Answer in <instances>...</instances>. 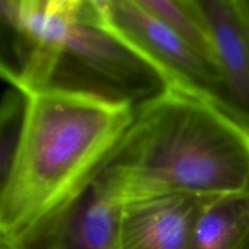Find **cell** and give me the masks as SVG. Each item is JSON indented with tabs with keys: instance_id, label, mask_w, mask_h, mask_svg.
I'll return each instance as SVG.
<instances>
[{
	"instance_id": "7a4b0ae2",
	"label": "cell",
	"mask_w": 249,
	"mask_h": 249,
	"mask_svg": "<svg viewBox=\"0 0 249 249\" xmlns=\"http://www.w3.org/2000/svg\"><path fill=\"white\" fill-rule=\"evenodd\" d=\"M21 129L1 169L0 236L14 241L82 189L134 118L135 107L70 90L24 94Z\"/></svg>"
},
{
	"instance_id": "ba28073f",
	"label": "cell",
	"mask_w": 249,
	"mask_h": 249,
	"mask_svg": "<svg viewBox=\"0 0 249 249\" xmlns=\"http://www.w3.org/2000/svg\"><path fill=\"white\" fill-rule=\"evenodd\" d=\"M194 249H249V187L206 198L192 236Z\"/></svg>"
},
{
	"instance_id": "9c48e42d",
	"label": "cell",
	"mask_w": 249,
	"mask_h": 249,
	"mask_svg": "<svg viewBox=\"0 0 249 249\" xmlns=\"http://www.w3.org/2000/svg\"><path fill=\"white\" fill-rule=\"evenodd\" d=\"M135 1L151 14L156 15L170 24L173 28L177 29L199 53H202L216 67L211 43L201 22L182 0H135Z\"/></svg>"
},
{
	"instance_id": "8fae6325",
	"label": "cell",
	"mask_w": 249,
	"mask_h": 249,
	"mask_svg": "<svg viewBox=\"0 0 249 249\" xmlns=\"http://www.w3.org/2000/svg\"><path fill=\"white\" fill-rule=\"evenodd\" d=\"M0 246H1V248H0V249H14V248H12V246L10 245V243H7L6 241L1 240V243H0Z\"/></svg>"
},
{
	"instance_id": "5b68a950",
	"label": "cell",
	"mask_w": 249,
	"mask_h": 249,
	"mask_svg": "<svg viewBox=\"0 0 249 249\" xmlns=\"http://www.w3.org/2000/svg\"><path fill=\"white\" fill-rule=\"evenodd\" d=\"M121 208L92 177L53 213L6 242L15 249H118Z\"/></svg>"
},
{
	"instance_id": "6da1fadb",
	"label": "cell",
	"mask_w": 249,
	"mask_h": 249,
	"mask_svg": "<svg viewBox=\"0 0 249 249\" xmlns=\"http://www.w3.org/2000/svg\"><path fill=\"white\" fill-rule=\"evenodd\" d=\"M94 179L121 207L249 187V131L211 100L172 87L143 102Z\"/></svg>"
},
{
	"instance_id": "3957f363",
	"label": "cell",
	"mask_w": 249,
	"mask_h": 249,
	"mask_svg": "<svg viewBox=\"0 0 249 249\" xmlns=\"http://www.w3.org/2000/svg\"><path fill=\"white\" fill-rule=\"evenodd\" d=\"M28 91L53 88L138 107L173 87L135 48L96 22L77 17L57 48L36 58L23 77Z\"/></svg>"
},
{
	"instance_id": "4fadbf2b",
	"label": "cell",
	"mask_w": 249,
	"mask_h": 249,
	"mask_svg": "<svg viewBox=\"0 0 249 249\" xmlns=\"http://www.w3.org/2000/svg\"><path fill=\"white\" fill-rule=\"evenodd\" d=\"M12 248H14V247H12ZM14 249H15V248H14Z\"/></svg>"
},
{
	"instance_id": "7c38bea8",
	"label": "cell",
	"mask_w": 249,
	"mask_h": 249,
	"mask_svg": "<svg viewBox=\"0 0 249 249\" xmlns=\"http://www.w3.org/2000/svg\"><path fill=\"white\" fill-rule=\"evenodd\" d=\"M243 2H245V4H246V6H247L248 12H249V0H243Z\"/></svg>"
},
{
	"instance_id": "30bf717a",
	"label": "cell",
	"mask_w": 249,
	"mask_h": 249,
	"mask_svg": "<svg viewBox=\"0 0 249 249\" xmlns=\"http://www.w3.org/2000/svg\"><path fill=\"white\" fill-rule=\"evenodd\" d=\"M2 6L16 12H44L78 17L85 6L84 0H1Z\"/></svg>"
},
{
	"instance_id": "8992f818",
	"label": "cell",
	"mask_w": 249,
	"mask_h": 249,
	"mask_svg": "<svg viewBox=\"0 0 249 249\" xmlns=\"http://www.w3.org/2000/svg\"><path fill=\"white\" fill-rule=\"evenodd\" d=\"M213 50L223 84V109L249 131V12L243 0H182Z\"/></svg>"
},
{
	"instance_id": "52a82bcc",
	"label": "cell",
	"mask_w": 249,
	"mask_h": 249,
	"mask_svg": "<svg viewBox=\"0 0 249 249\" xmlns=\"http://www.w3.org/2000/svg\"><path fill=\"white\" fill-rule=\"evenodd\" d=\"M204 199L170 196L123 206L118 249H194L195 221Z\"/></svg>"
},
{
	"instance_id": "277c9868",
	"label": "cell",
	"mask_w": 249,
	"mask_h": 249,
	"mask_svg": "<svg viewBox=\"0 0 249 249\" xmlns=\"http://www.w3.org/2000/svg\"><path fill=\"white\" fill-rule=\"evenodd\" d=\"M102 27L155 63L173 87L206 97L223 108V84L215 66L177 29L135 0H109Z\"/></svg>"
}]
</instances>
